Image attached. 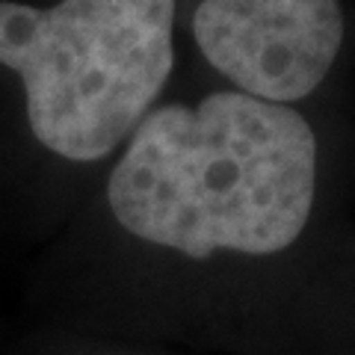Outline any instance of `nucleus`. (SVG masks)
Listing matches in <instances>:
<instances>
[{"label":"nucleus","instance_id":"3","mask_svg":"<svg viewBox=\"0 0 355 355\" xmlns=\"http://www.w3.org/2000/svg\"><path fill=\"white\" fill-rule=\"evenodd\" d=\"M193 33L240 92L293 104L323 83L343 42L338 0H202Z\"/></svg>","mask_w":355,"mask_h":355},{"label":"nucleus","instance_id":"1","mask_svg":"<svg viewBox=\"0 0 355 355\" xmlns=\"http://www.w3.org/2000/svg\"><path fill=\"white\" fill-rule=\"evenodd\" d=\"M314 187L317 139L293 107L214 92L142 119L107 198L133 237L202 261L222 249H287L311 216Z\"/></svg>","mask_w":355,"mask_h":355},{"label":"nucleus","instance_id":"2","mask_svg":"<svg viewBox=\"0 0 355 355\" xmlns=\"http://www.w3.org/2000/svg\"><path fill=\"white\" fill-rule=\"evenodd\" d=\"M172 21L175 0H3L0 65L24 83L42 146L83 163L130 137L172 71Z\"/></svg>","mask_w":355,"mask_h":355}]
</instances>
